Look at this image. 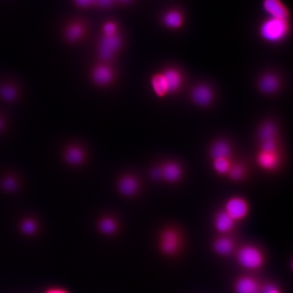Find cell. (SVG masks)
I'll return each mask as SVG.
<instances>
[{
	"label": "cell",
	"instance_id": "1",
	"mask_svg": "<svg viewBox=\"0 0 293 293\" xmlns=\"http://www.w3.org/2000/svg\"><path fill=\"white\" fill-rule=\"evenodd\" d=\"M289 28V21L269 17L261 24L259 33L266 41L278 43L287 38Z\"/></svg>",
	"mask_w": 293,
	"mask_h": 293
},
{
	"label": "cell",
	"instance_id": "2",
	"mask_svg": "<svg viewBox=\"0 0 293 293\" xmlns=\"http://www.w3.org/2000/svg\"><path fill=\"white\" fill-rule=\"evenodd\" d=\"M236 261L241 267L248 271H257L264 266L266 258L264 252L255 245L242 246L236 252Z\"/></svg>",
	"mask_w": 293,
	"mask_h": 293
},
{
	"label": "cell",
	"instance_id": "3",
	"mask_svg": "<svg viewBox=\"0 0 293 293\" xmlns=\"http://www.w3.org/2000/svg\"><path fill=\"white\" fill-rule=\"evenodd\" d=\"M159 247L164 255L172 257L177 255L181 247L179 234L173 229L164 230L160 235Z\"/></svg>",
	"mask_w": 293,
	"mask_h": 293
},
{
	"label": "cell",
	"instance_id": "4",
	"mask_svg": "<svg viewBox=\"0 0 293 293\" xmlns=\"http://www.w3.org/2000/svg\"><path fill=\"white\" fill-rule=\"evenodd\" d=\"M263 283L249 275L238 277L234 282V293H261Z\"/></svg>",
	"mask_w": 293,
	"mask_h": 293
},
{
	"label": "cell",
	"instance_id": "5",
	"mask_svg": "<svg viewBox=\"0 0 293 293\" xmlns=\"http://www.w3.org/2000/svg\"><path fill=\"white\" fill-rule=\"evenodd\" d=\"M235 221L243 220L248 215L249 208L244 199L239 197H233L226 202L224 210Z\"/></svg>",
	"mask_w": 293,
	"mask_h": 293
},
{
	"label": "cell",
	"instance_id": "6",
	"mask_svg": "<svg viewBox=\"0 0 293 293\" xmlns=\"http://www.w3.org/2000/svg\"><path fill=\"white\" fill-rule=\"evenodd\" d=\"M121 40L117 34L114 35H103L98 46V54L104 60H110L119 50Z\"/></svg>",
	"mask_w": 293,
	"mask_h": 293
},
{
	"label": "cell",
	"instance_id": "7",
	"mask_svg": "<svg viewBox=\"0 0 293 293\" xmlns=\"http://www.w3.org/2000/svg\"><path fill=\"white\" fill-rule=\"evenodd\" d=\"M263 6L270 17L289 20L290 14L281 0H264Z\"/></svg>",
	"mask_w": 293,
	"mask_h": 293
},
{
	"label": "cell",
	"instance_id": "8",
	"mask_svg": "<svg viewBox=\"0 0 293 293\" xmlns=\"http://www.w3.org/2000/svg\"><path fill=\"white\" fill-rule=\"evenodd\" d=\"M257 164L264 170L272 171L278 167L280 163V156L277 151H261L257 155Z\"/></svg>",
	"mask_w": 293,
	"mask_h": 293
},
{
	"label": "cell",
	"instance_id": "9",
	"mask_svg": "<svg viewBox=\"0 0 293 293\" xmlns=\"http://www.w3.org/2000/svg\"><path fill=\"white\" fill-rule=\"evenodd\" d=\"M139 182L134 176L127 175L123 176L118 183V190L123 196L130 197L135 195L138 192Z\"/></svg>",
	"mask_w": 293,
	"mask_h": 293
},
{
	"label": "cell",
	"instance_id": "10",
	"mask_svg": "<svg viewBox=\"0 0 293 293\" xmlns=\"http://www.w3.org/2000/svg\"><path fill=\"white\" fill-rule=\"evenodd\" d=\"M167 82L169 93L179 91L183 83V77L179 71L174 68H169L162 72Z\"/></svg>",
	"mask_w": 293,
	"mask_h": 293
},
{
	"label": "cell",
	"instance_id": "11",
	"mask_svg": "<svg viewBox=\"0 0 293 293\" xmlns=\"http://www.w3.org/2000/svg\"><path fill=\"white\" fill-rule=\"evenodd\" d=\"M192 98L197 105L207 106L211 103L213 95L212 90L208 86L199 85L196 86L192 91Z\"/></svg>",
	"mask_w": 293,
	"mask_h": 293
},
{
	"label": "cell",
	"instance_id": "12",
	"mask_svg": "<svg viewBox=\"0 0 293 293\" xmlns=\"http://www.w3.org/2000/svg\"><path fill=\"white\" fill-rule=\"evenodd\" d=\"M93 79L98 85H107L114 79V72L108 66L98 65L93 70Z\"/></svg>",
	"mask_w": 293,
	"mask_h": 293
},
{
	"label": "cell",
	"instance_id": "13",
	"mask_svg": "<svg viewBox=\"0 0 293 293\" xmlns=\"http://www.w3.org/2000/svg\"><path fill=\"white\" fill-rule=\"evenodd\" d=\"M213 248L217 255L228 257L232 255L235 249L234 241L227 237L217 238L213 243Z\"/></svg>",
	"mask_w": 293,
	"mask_h": 293
},
{
	"label": "cell",
	"instance_id": "14",
	"mask_svg": "<svg viewBox=\"0 0 293 293\" xmlns=\"http://www.w3.org/2000/svg\"><path fill=\"white\" fill-rule=\"evenodd\" d=\"M235 220L225 211L220 212L215 219V227L219 232L226 234L235 225Z\"/></svg>",
	"mask_w": 293,
	"mask_h": 293
},
{
	"label": "cell",
	"instance_id": "15",
	"mask_svg": "<svg viewBox=\"0 0 293 293\" xmlns=\"http://www.w3.org/2000/svg\"><path fill=\"white\" fill-rule=\"evenodd\" d=\"M64 158L67 163L72 166H79L85 160V153L82 148L72 146L65 150Z\"/></svg>",
	"mask_w": 293,
	"mask_h": 293
},
{
	"label": "cell",
	"instance_id": "16",
	"mask_svg": "<svg viewBox=\"0 0 293 293\" xmlns=\"http://www.w3.org/2000/svg\"><path fill=\"white\" fill-rule=\"evenodd\" d=\"M161 171L162 178L171 183L178 181L181 176V168L174 162H169L164 164Z\"/></svg>",
	"mask_w": 293,
	"mask_h": 293
},
{
	"label": "cell",
	"instance_id": "17",
	"mask_svg": "<svg viewBox=\"0 0 293 293\" xmlns=\"http://www.w3.org/2000/svg\"><path fill=\"white\" fill-rule=\"evenodd\" d=\"M151 84L153 93L158 97H164L169 94L167 82L162 72L153 75Z\"/></svg>",
	"mask_w": 293,
	"mask_h": 293
},
{
	"label": "cell",
	"instance_id": "18",
	"mask_svg": "<svg viewBox=\"0 0 293 293\" xmlns=\"http://www.w3.org/2000/svg\"><path fill=\"white\" fill-rule=\"evenodd\" d=\"M259 86L261 91L265 93H275L279 87V80L278 77L273 74H266L261 78Z\"/></svg>",
	"mask_w": 293,
	"mask_h": 293
},
{
	"label": "cell",
	"instance_id": "19",
	"mask_svg": "<svg viewBox=\"0 0 293 293\" xmlns=\"http://www.w3.org/2000/svg\"><path fill=\"white\" fill-rule=\"evenodd\" d=\"M164 24L166 26L172 29H177L181 27L183 24V17L181 12L178 10H169L164 15Z\"/></svg>",
	"mask_w": 293,
	"mask_h": 293
},
{
	"label": "cell",
	"instance_id": "20",
	"mask_svg": "<svg viewBox=\"0 0 293 293\" xmlns=\"http://www.w3.org/2000/svg\"><path fill=\"white\" fill-rule=\"evenodd\" d=\"M231 148L225 141H217L212 146L211 156L213 160L220 158H229Z\"/></svg>",
	"mask_w": 293,
	"mask_h": 293
},
{
	"label": "cell",
	"instance_id": "21",
	"mask_svg": "<svg viewBox=\"0 0 293 293\" xmlns=\"http://www.w3.org/2000/svg\"><path fill=\"white\" fill-rule=\"evenodd\" d=\"M98 230L103 234L112 235L117 231V222L112 217H103L98 223Z\"/></svg>",
	"mask_w": 293,
	"mask_h": 293
},
{
	"label": "cell",
	"instance_id": "22",
	"mask_svg": "<svg viewBox=\"0 0 293 293\" xmlns=\"http://www.w3.org/2000/svg\"><path fill=\"white\" fill-rule=\"evenodd\" d=\"M259 137L261 142L276 140L277 136L276 126L271 122H266L261 127Z\"/></svg>",
	"mask_w": 293,
	"mask_h": 293
},
{
	"label": "cell",
	"instance_id": "23",
	"mask_svg": "<svg viewBox=\"0 0 293 293\" xmlns=\"http://www.w3.org/2000/svg\"><path fill=\"white\" fill-rule=\"evenodd\" d=\"M84 26L79 24H72L66 29V38L70 41L75 42L82 38L84 34Z\"/></svg>",
	"mask_w": 293,
	"mask_h": 293
},
{
	"label": "cell",
	"instance_id": "24",
	"mask_svg": "<svg viewBox=\"0 0 293 293\" xmlns=\"http://www.w3.org/2000/svg\"><path fill=\"white\" fill-rule=\"evenodd\" d=\"M229 158H220L213 160V167L216 172L220 174L228 173L231 167Z\"/></svg>",
	"mask_w": 293,
	"mask_h": 293
},
{
	"label": "cell",
	"instance_id": "25",
	"mask_svg": "<svg viewBox=\"0 0 293 293\" xmlns=\"http://www.w3.org/2000/svg\"><path fill=\"white\" fill-rule=\"evenodd\" d=\"M20 229L23 234L26 236H32L36 232L38 225L34 220L31 219H25L21 221Z\"/></svg>",
	"mask_w": 293,
	"mask_h": 293
},
{
	"label": "cell",
	"instance_id": "26",
	"mask_svg": "<svg viewBox=\"0 0 293 293\" xmlns=\"http://www.w3.org/2000/svg\"><path fill=\"white\" fill-rule=\"evenodd\" d=\"M1 188L5 192L12 193L17 191L18 188V183L17 179L12 176H5L0 183Z\"/></svg>",
	"mask_w": 293,
	"mask_h": 293
},
{
	"label": "cell",
	"instance_id": "27",
	"mask_svg": "<svg viewBox=\"0 0 293 293\" xmlns=\"http://www.w3.org/2000/svg\"><path fill=\"white\" fill-rule=\"evenodd\" d=\"M229 177L234 181H239L244 176V169L240 164L231 166L228 173Z\"/></svg>",
	"mask_w": 293,
	"mask_h": 293
},
{
	"label": "cell",
	"instance_id": "28",
	"mask_svg": "<svg viewBox=\"0 0 293 293\" xmlns=\"http://www.w3.org/2000/svg\"><path fill=\"white\" fill-rule=\"evenodd\" d=\"M261 293H282L280 288L272 282L263 283Z\"/></svg>",
	"mask_w": 293,
	"mask_h": 293
},
{
	"label": "cell",
	"instance_id": "29",
	"mask_svg": "<svg viewBox=\"0 0 293 293\" xmlns=\"http://www.w3.org/2000/svg\"><path fill=\"white\" fill-rule=\"evenodd\" d=\"M261 151H277L278 146L276 140L264 141L261 142Z\"/></svg>",
	"mask_w": 293,
	"mask_h": 293
},
{
	"label": "cell",
	"instance_id": "30",
	"mask_svg": "<svg viewBox=\"0 0 293 293\" xmlns=\"http://www.w3.org/2000/svg\"><path fill=\"white\" fill-rule=\"evenodd\" d=\"M103 35H107V36L117 34V33H116V31H117L116 25L114 23L112 22L107 23V24H105V25L103 26Z\"/></svg>",
	"mask_w": 293,
	"mask_h": 293
},
{
	"label": "cell",
	"instance_id": "31",
	"mask_svg": "<svg viewBox=\"0 0 293 293\" xmlns=\"http://www.w3.org/2000/svg\"><path fill=\"white\" fill-rule=\"evenodd\" d=\"M1 95L3 98H6V100H11L15 98L16 93L12 88H4L1 90Z\"/></svg>",
	"mask_w": 293,
	"mask_h": 293
},
{
	"label": "cell",
	"instance_id": "32",
	"mask_svg": "<svg viewBox=\"0 0 293 293\" xmlns=\"http://www.w3.org/2000/svg\"><path fill=\"white\" fill-rule=\"evenodd\" d=\"M75 4L80 7L95 6V0H74Z\"/></svg>",
	"mask_w": 293,
	"mask_h": 293
},
{
	"label": "cell",
	"instance_id": "33",
	"mask_svg": "<svg viewBox=\"0 0 293 293\" xmlns=\"http://www.w3.org/2000/svg\"><path fill=\"white\" fill-rule=\"evenodd\" d=\"M114 1L115 0H95V6L107 8V7L112 6Z\"/></svg>",
	"mask_w": 293,
	"mask_h": 293
},
{
	"label": "cell",
	"instance_id": "34",
	"mask_svg": "<svg viewBox=\"0 0 293 293\" xmlns=\"http://www.w3.org/2000/svg\"><path fill=\"white\" fill-rule=\"evenodd\" d=\"M153 179H160L162 178L161 169L158 168V169H154L151 172Z\"/></svg>",
	"mask_w": 293,
	"mask_h": 293
},
{
	"label": "cell",
	"instance_id": "35",
	"mask_svg": "<svg viewBox=\"0 0 293 293\" xmlns=\"http://www.w3.org/2000/svg\"><path fill=\"white\" fill-rule=\"evenodd\" d=\"M45 293H70L68 291L64 290L63 289H59V288H53V289H49L46 291Z\"/></svg>",
	"mask_w": 293,
	"mask_h": 293
},
{
	"label": "cell",
	"instance_id": "36",
	"mask_svg": "<svg viewBox=\"0 0 293 293\" xmlns=\"http://www.w3.org/2000/svg\"><path fill=\"white\" fill-rule=\"evenodd\" d=\"M115 1H120V2L121 3H126L130 2V1H132V0H115Z\"/></svg>",
	"mask_w": 293,
	"mask_h": 293
},
{
	"label": "cell",
	"instance_id": "37",
	"mask_svg": "<svg viewBox=\"0 0 293 293\" xmlns=\"http://www.w3.org/2000/svg\"><path fill=\"white\" fill-rule=\"evenodd\" d=\"M3 127V121H1V119H0V132H1V130H2Z\"/></svg>",
	"mask_w": 293,
	"mask_h": 293
}]
</instances>
